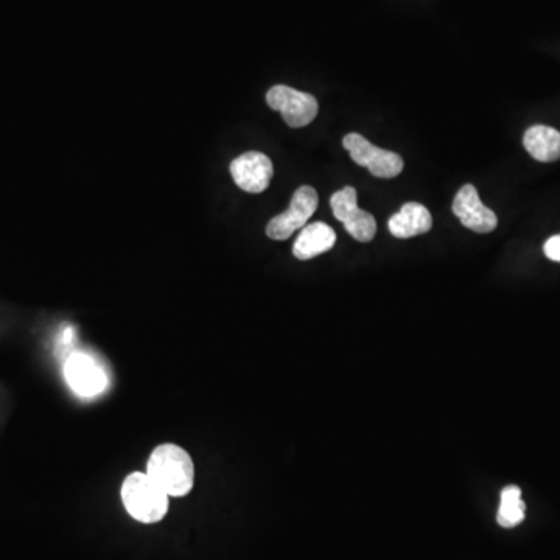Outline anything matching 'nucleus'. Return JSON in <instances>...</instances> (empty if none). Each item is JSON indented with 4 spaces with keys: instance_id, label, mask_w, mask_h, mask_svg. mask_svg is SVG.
Segmentation results:
<instances>
[{
    "instance_id": "obj_2",
    "label": "nucleus",
    "mask_w": 560,
    "mask_h": 560,
    "mask_svg": "<svg viewBox=\"0 0 560 560\" xmlns=\"http://www.w3.org/2000/svg\"><path fill=\"white\" fill-rule=\"evenodd\" d=\"M120 495L126 512L137 522L151 525L161 522L167 514L170 497L147 472H133L126 476Z\"/></svg>"
},
{
    "instance_id": "obj_4",
    "label": "nucleus",
    "mask_w": 560,
    "mask_h": 560,
    "mask_svg": "<svg viewBox=\"0 0 560 560\" xmlns=\"http://www.w3.org/2000/svg\"><path fill=\"white\" fill-rule=\"evenodd\" d=\"M344 148L349 151L350 158L361 167H366L375 178L391 179L402 173L403 159L394 151L375 147L361 134L350 133L344 136Z\"/></svg>"
},
{
    "instance_id": "obj_9",
    "label": "nucleus",
    "mask_w": 560,
    "mask_h": 560,
    "mask_svg": "<svg viewBox=\"0 0 560 560\" xmlns=\"http://www.w3.org/2000/svg\"><path fill=\"white\" fill-rule=\"evenodd\" d=\"M453 214L467 229L478 234H487L497 228V215L494 214V210L481 203L480 195L472 184H466L456 193Z\"/></svg>"
},
{
    "instance_id": "obj_13",
    "label": "nucleus",
    "mask_w": 560,
    "mask_h": 560,
    "mask_svg": "<svg viewBox=\"0 0 560 560\" xmlns=\"http://www.w3.org/2000/svg\"><path fill=\"white\" fill-rule=\"evenodd\" d=\"M525 501L522 500V490L518 486H506L501 490L500 508H498L497 522L503 528H515L525 520Z\"/></svg>"
},
{
    "instance_id": "obj_3",
    "label": "nucleus",
    "mask_w": 560,
    "mask_h": 560,
    "mask_svg": "<svg viewBox=\"0 0 560 560\" xmlns=\"http://www.w3.org/2000/svg\"><path fill=\"white\" fill-rule=\"evenodd\" d=\"M63 369L67 385L81 399L100 396L108 388L109 378L102 363L86 352H70Z\"/></svg>"
},
{
    "instance_id": "obj_10",
    "label": "nucleus",
    "mask_w": 560,
    "mask_h": 560,
    "mask_svg": "<svg viewBox=\"0 0 560 560\" xmlns=\"http://www.w3.org/2000/svg\"><path fill=\"white\" fill-rule=\"evenodd\" d=\"M336 234L329 224H307L302 228L301 234L296 238L293 246L294 257L298 260H310L330 251L335 246Z\"/></svg>"
},
{
    "instance_id": "obj_11",
    "label": "nucleus",
    "mask_w": 560,
    "mask_h": 560,
    "mask_svg": "<svg viewBox=\"0 0 560 560\" xmlns=\"http://www.w3.org/2000/svg\"><path fill=\"white\" fill-rule=\"evenodd\" d=\"M433 226L430 210L419 203L403 204L397 214L389 218V232L396 238H411L427 234Z\"/></svg>"
},
{
    "instance_id": "obj_6",
    "label": "nucleus",
    "mask_w": 560,
    "mask_h": 560,
    "mask_svg": "<svg viewBox=\"0 0 560 560\" xmlns=\"http://www.w3.org/2000/svg\"><path fill=\"white\" fill-rule=\"evenodd\" d=\"M318 203V193L313 187H299L284 214L277 215L268 223L266 235L273 240H287L294 232L304 228L318 209Z\"/></svg>"
},
{
    "instance_id": "obj_1",
    "label": "nucleus",
    "mask_w": 560,
    "mask_h": 560,
    "mask_svg": "<svg viewBox=\"0 0 560 560\" xmlns=\"http://www.w3.org/2000/svg\"><path fill=\"white\" fill-rule=\"evenodd\" d=\"M147 473L170 498L186 497L195 483L192 456L176 444H162L154 448L148 458Z\"/></svg>"
},
{
    "instance_id": "obj_14",
    "label": "nucleus",
    "mask_w": 560,
    "mask_h": 560,
    "mask_svg": "<svg viewBox=\"0 0 560 560\" xmlns=\"http://www.w3.org/2000/svg\"><path fill=\"white\" fill-rule=\"evenodd\" d=\"M543 252L553 262H560V235H554L550 240H546Z\"/></svg>"
},
{
    "instance_id": "obj_7",
    "label": "nucleus",
    "mask_w": 560,
    "mask_h": 560,
    "mask_svg": "<svg viewBox=\"0 0 560 560\" xmlns=\"http://www.w3.org/2000/svg\"><path fill=\"white\" fill-rule=\"evenodd\" d=\"M330 206L336 220H340L346 231L358 242H371L377 234V221L369 212L358 207L357 190L354 187L347 186L340 192L333 193Z\"/></svg>"
},
{
    "instance_id": "obj_12",
    "label": "nucleus",
    "mask_w": 560,
    "mask_h": 560,
    "mask_svg": "<svg viewBox=\"0 0 560 560\" xmlns=\"http://www.w3.org/2000/svg\"><path fill=\"white\" fill-rule=\"evenodd\" d=\"M523 145L536 161L554 162L560 158V133L551 126H531L523 136Z\"/></svg>"
},
{
    "instance_id": "obj_15",
    "label": "nucleus",
    "mask_w": 560,
    "mask_h": 560,
    "mask_svg": "<svg viewBox=\"0 0 560 560\" xmlns=\"http://www.w3.org/2000/svg\"><path fill=\"white\" fill-rule=\"evenodd\" d=\"M74 341H75V330L72 329V327H66V329H64V332L61 333L60 346L61 347L72 346V344H74Z\"/></svg>"
},
{
    "instance_id": "obj_8",
    "label": "nucleus",
    "mask_w": 560,
    "mask_h": 560,
    "mask_svg": "<svg viewBox=\"0 0 560 560\" xmlns=\"http://www.w3.org/2000/svg\"><path fill=\"white\" fill-rule=\"evenodd\" d=\"M231 175L235 184L245 192L262 193L273 179V162L260 151H248L232 161Z\"/></svg>"
},
{
    "instance_id": "obj_5",
    "label": "nucleus",
    "mask_w": 560,
    "mask_h": 560,
    "mask_svg": "<svg viewBox=\"0 0 560 560\" xmlns=\"http://www.w3.org/2000/svg\"><path fill=\"white\" fill-rule=\"evenodd\" d=\"M266 103L274 111H279L291 128L310 125L318 116V100L312 94L296 91L284 84H277L268 91Z\"/></svg>"
}]
</instances>
